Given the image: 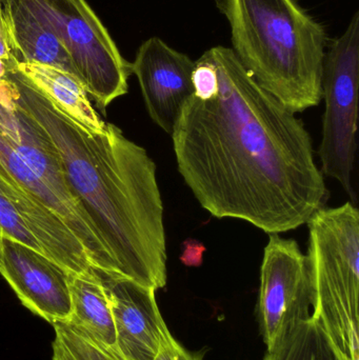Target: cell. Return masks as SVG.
Here are the masks:
<instances>
[{"label":"cell","mask_w":359,"mask_h":360,"mask_svg":"<svg viewBox=\"0 0 359 360\" xmlns=\"http://www.w3.org/2000/svg\"><path fill=\"white\" fill-rule=\"evenodd\" d=\"M202 55L216 68L218 94L190 97L171 133L185 184L214 217L244 220L268 234L307 224L329 192L305 124L253 79L232 49Z\"/></svg>","instance_id":"obj_1"},{"label":"cell","mask_w":359,"mask_h":360,"mask_svg":"<svg viewBox=\"0 0 359 360\" xmlns=\"http://www.w3.org/2000/svg\"><path fill=\"white\" fill-rule=\"evenodd\" d=\"M15 101L56 148L65 184L115 262L118 275L156 291L167 285L164 205L156 165L114 124L91 132L22 73L8 72Z\"/></svg>","instance_id":"obj_2"},{"label":"cell","mask_w":359,"mask_h":360,"mask_svg":"<svg viewBox=\"0 0 359 360\" xmlns=\"http://www.w3.org/2000/svg\"><path fill=\"white\" fill-rule=\"evenodd\" d=\"M234 54L253 79L292 113L320 105L326 30L296 0H216Z\"/></svg>","instance_id":"obj_3"},{"label":"cell","mask_w":359,"mask_h":360,"mask_svg":"<svg viewBox=\"0 0 359 360\" xmlns=\"http://www.w3.org/2000/svg\"><path fill=\"white\" fill-rule=\"evenodd\" d=\"M312 316L346 360H359V211L349 201L307 222Z\"/></svg>","instance_id":"obj_4"},{"label":"cell","mask_w":359,"mask_h":360,"mask_svg":"<svg viewBox=\"0 0 359 360\" xmlns=\"http://www.w3.org/2000/svg\"><path fill=\"white\" fill-rule=\"evenodd\" d=\"M21 1L56 34L86 93L101 111L126 94L131 63L86 0Z\"/></svg>","instance_id":"obj_5"},{"label":"cell","mask_w":359,"mask_h":360,"mask_svg":"<svg viewBox=\"0 0 359 360\" xmlns=\"http://www.w3.org/2000/svg\"><path fill=\"white\" fill-rule=\"evenodd\" d=\"M327 48L322 82L326 109L318 150L320 172L337 180L351 202H356L352 176L358 149L359 12L353 15L343 35Z\"/></svg>","instance_id":"obj_6"},{"label":"cell","mask_w":359,"mask_h":360,"mask_svg":"<svg viewBox=\"0 0 359 360\" xmlns=\"http://www.w3.org/2000/svg\"><path fill=\"white\" fill-rule=\"evenodd\" d=\"M0 129L54 197L61 219L79 239L92 266L118 274L113 258L67 188L54 143L41 126L15 101L8 73L0 80Z\"/></svg>","instance_id":"obj_7"},{"label":"cell","mask_w":359,"mask_h":360,"mask_svg":"<svg viewBox=\"0 0 359 360\" xmlns=\"http://www.w3.org/2000/svg\"><path fill=\"white\" fill-rule=\"evenodd\" d=\"M312 316L308 258L294 239L269 234L261 271L259 319L267 351Z\"/></svg>","instance_id":"obj_8"},{"label":"cell","mask_w":359,"mask_h":360,"mask_svg":"<svg viewBox=\"0 0 359 360\" xmlns=\"http://www.w3.org/2000/svg\"><path fill=\"white\" fill-rule=\"evenodd\" d=\"M0 175L16 190L25 205V220L44 254L71 274L92 266L88 252L61 219L54 197L31 170L0 129Z\"/></svg>","instance_id":"obj_9"},{"label":"cell","mask_w":359,"mask_h":360,"mask_svg":"<svg viewBox=\"0 0 359 360\" xmlns=\"http://www.w3.org/2000/svg\"><path fill=\"white\" fill-rule=\"evenodd\" d=\"M111 307L117 351L126 360H154L174 338L160 313L156 290L93 266Z\"/></svg>","instance_id":"obj_10"},{"label":"cell","mask_w":359,"mask_h":360,"mask_svg":"<svg viewBox=\"0 0 359 360\" xmlns=\"http://www.w3.org/2000/svg\"><path fill=\"white\" fill-rule=\"evenodd\" d=\"M70 274L46 254L0 235V275L27 310L51 325L71 315Z\"/></svg>","instance_id":"obj_11"},{"label":"cell","mask_w":359,"mask_h":360,"mask_svg":"<svg viewBox=\"0 0 359 360\" xmlns=\"http://www.w3.org/2000/svg\"><path fill=\"white\" fill-rule=\"evenodd\" d=\"M195 63L159 37L145 40L137 51L131 72L136 75L148 113L171 134L181 108L194 96L192 72Z\"/></svg>","instance_id":"obj_12"},{"label":"cell","mask_w":359,"mask_h":360,"mask_svg":"<svg viewBox=\"0 0 359 360\" xmlns=\"http://www.w3.org/2000/svg\"><path fill=\"white\" fill-rule=\"evenodd\" d=\"M4 17L11 48L18 63L48 65L79 80L56 34L21 0H8L4 4Z\"/></svg>","instance_id":"obj_13"},{"label":"cell","mask_w":359,"mask_h":360,"mask_svg":"<svg viewBox=\"0 0 359 360\" xmlns=\"http://www.w3.org/2000/svg\"><path fill=\"white\" fill-rule=\"evenodd\" d=\"M17 70L22 73L48 101L74 122L94 133L105 131V122L91 105L84 84L74 76L48 65L18 63Z\"/></svg>","instance_id":"obj_14"},{"label":"cell","mask_w":359,"mask_h":360,"mask_svg":"<svg viewBox=\"0 0 359 360\" xmlns=\"http://www.w3.org/2000/svg\"><path fill=\"white\" fill-rule=\"evenodd\" d=\"M70 293L71 315L67 323L99 344L117 351L111 307L93 266L88 272L70 274Z\"/></svg>","instance_id":"obj_15"},{"label":"cell","mask_w":359,"mask_h":360,"mask_svg":"<svg viewBox=\"0 0 359 360\" xmlns=\"http://www.w3.org/2000/svg\"><path fill=\"white\" fill-rule=\"evenodd\" d=\"M265 360H346L315 317L295 326L271 350Z\"/></svg>","instance_id":"obj_16"},{"label":"cell","mask_w":359,"mask_h":360,"mask_svg":"<svg viewBox=\"0 0 359 360\" xmlns=\"http://www.w3.org/2000/svg\"><path fill=\"white\" fill-rule=\"evenodd\" d=\"M52 360H126L113 349L99 344L67 323H53Z\"/></svg>","instance_id":"obj_17"},{"label":"cell","mask_w":359,"mask_h":360,"mask_svg":"<svg viewBox=\"0 0 359 360\" xmlns=\"http://www.w3.org/2000/svg\"><path fill=\"white\" fill-rule=\"evenodd\" d=\"M191 79L196 98L202 101H211L218 94L219 82L216 68L204 55L195 61Z\"/></svg>","instance_id":"obj_18"},{"label":"cell","mask_w":359,"mask_h":360,"mask_svg":"<svg viewBox=\"0 0 359 360\" xmlns=\"http://www.w3.org/2000/svg\"><path fill=\"white\" fill-rule=\"evenodd\" d=\"M4 4H6L4 0H0V80L4 79L8 72L14 70L18 63L8 40L6 17H4Z\"/></svg>","instance_id":"obj_19"},{"label":"cell","mask_w":359,"mask_h":360,"mask_svg":"<svg viewBox=\"0 0 359 360\" xmlns=\"http://www.w3.org/2000/svg\"><path fill=\"white\" fill-rule=\"evenodd\" d=\"M154 360H204L202 353L191 352L173 338L158 353Z\"/></svg>","instance_id":"obj_20"},{"label":"cell","mask_w":359,"mask_h":360,"mask_svg":"<svg viewBox=\"0 0 359 360\" xmlns=\"http://www.w3.org/2000/svg\"><path fill=\"white\" fill-rule=\"evenodd\" d=\"M181 260L187 266H200L204 262L206 247L196 239L189 238L183 243Z\"/></svg>","instance_id":"obj_21"},{"label":"cell","mask_w":359,"mask_h":360,"mask_svg":"<svg viewBox=\"0 0 359 360\" xmlns=\"http://www.w3.org/2000/svg\"><path fill=\"white\" fill-rule=\"evenodd\" d=\"M4 1H6V2H8V0H4Z\"/></svg>","instance_id":"obj_22"}]
</instances>
